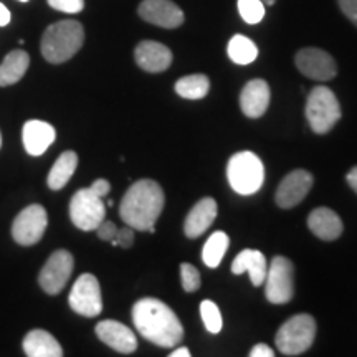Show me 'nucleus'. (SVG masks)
<instances>
[{"label":"nucleus","instance_id":"nucleus-1","mask_svg":"<svg viewBox=\"0 0 357 357\" xmlns=\"http://www.w3.org/2000/svg\"><path fill=\"white\" fill-rule=\"evenodd\" d=\"M132 321L146 341L159 347H176L184 337L181 319L166 303L142 298L132 306Z\"/></svg>","mask_w":357,"mask_h":357},{"label":"nucleus","instance_id":"nucleus-2","mask_svg":"<svg viewBox=\"0 0 357 357\" xmlns=\"http://www.w3.org/2000/svg\"><path fill=\"white\" fill-rule=\"evenodd\" d=\"M166 195L153 178H141L129 187L119 205V215L134 230L154 234L155 222L164 211Z\"/></svg>","mask_w":357,"mask_h":357},{"label":"nucleus","instance_id":"nucleus-3","mask_svg":"<svg viewBox=\"0 0 357 357\" xmlns=\"http://www.w3.org/2000/svg\"><path fill=\"white\" fill-rule=\"evenodd\" d=\"M84 42V29L77 20H61L45 30L42 55L48 63L60 65L68 61L79 52Z\"/></svg>","mask_w":357,"mask_h":357},{"label":"nucleus","instance_id":"nucleus-4","mask_svg":"<svg viewBox=\"0 0 357 357\" xmlns=\"http://www.w3.org/2000/svg\"><path fill=\"white\" fill-rule=\"evenodd\" d=\"M227 177L236 194L252 195L261 189L265 182V166L252 151H242L230 158Z\"/></svg>","mask_w":357,"mask_h":357},{"label":"nucleus","instance_id":"nucleus-5","mask_svg":"<svg viewBox=\"0 0 357 357\" xmlns=\"http://www.w3.org/2000/svg\"><path fill=\"white\" fill-rule=\"evenodd\" d=\"M316 337V321L310 314H296L281 324L275 342L281 354L300 356L310 349Z\"/></svg>","mask_w":357,"mask_h":357},{"label":"nucleus","instance_id":"nucleus-6","mask_svg":"<svg viewBox=\"0 0 357 357\" xmlns=\"http://www.w3.org/2000/svg\"><path fill=\"white\" fill-rule=\"evenodd\" d=\"M341 105L328 86L311 89L306 101V119L316 134H326L341 119Z\"/></svg>","mask_w":357,"mask_h":357},{"label":"nucleus","instance_id":"nucleus-7","mask_svg":"<svg viewBox=\"0 0 357 357\" xmlns=\"http://www.w3.org/2000/svg\"><path fill=\"white\" fill-rule=\"evenodd\" d=\"M70 218L77 229L93 231L106 218V204L91 189H79L70 200Z\"/></svg>","mask_w":357,"mask_h":357},{"label":"nucleus","instance_id":"nucleus-8","mask_svg":"<svg viewBox=\"0 0 357 357\" xmlns=\"http://www.w3.org/2000/svg\"><path fill=\"white\" fill-rule=\"evenodd\" d=\"M265 294L273 305L291 301L294 294V266L287 257H275L265 278Z\"/></svg>","mask_w":357,"mask_h":357},{"label":"nucleus","instance_id":"nucleus-9","mask_svg":"<svg viewBox=\"0 0 357 357\" xmlns=\"http://www.w3.org/2000/svg\"><path fill=\"white\" fill-rule=\"evenodd\" d=\"M70 307L84 318H95L102 311L100 281L95 275L84 273L75 281L68 296Z\"/></svg>","mask_w":357,"mask_h":357},{"label":"nucleus","instance_id":"nucleus-10","mask_svg":"<svg viewBox=\"0 0 357 357\" xmlns=\"http://www.w3.org/2000/svg\"><path fill=\"white\" fill-rule=\"evenodd\" d=\"M48 225L47 211L42 205L33 204L24 208L12 223V236L19 245L30 247L43 238Z\"/></svg>","mask_w":357,"mask_h":357},{"label":"nucleus","instance_id":"nucleus-11","mask_svg":"<svg viewBox=\"0 0 357 357\" xmlns=\"http://www.w3.org/2000/svg\"><path fill=\"white\" fill-rule=\"evenodd\" d=\"M75 260L68 250L53 252L38 275V283L47 294H58L73 273Z\"/></svg>","mask_w":357,"mask_h":357},{"label":"nucleus","instance_id":"nucleus-12","mask_svg":"<svg viewBox=\"0 0 357 357\" xmlns=\"http://www.w3.org/2000/svg\"><path fill=\"white\" fill-rule=\"evenodd\" d=\"M294 63L306 78L314 82H329L337 75L336 60L321 48H301L294 56Z\"/></svg>","mask_w":357,"mask_h":357},{"label":"nucleus","instance_id":"nucleus-13","mask_svg":"<svg viewBox=\"0 0 357 357\" xmlns=\"http://www.w3.org/2000/svg\"><path fill=\"white\" fill-rule=\"evenodd\" d=\"M137 13L147 24L160 29L172 30L184 24V12L172 0H142Z\"/></svg>","mask_w":357,"mask_h":357},{"label":"nucleus","instance_id":"nucleus-14","mask_svg":"<svg viewBox=\"0 0 357 357\" xmlns=\"http://www.w3.org/2000/svg\"><path fill=\"white\" fill-rule=\"evenodd\" d=\"M312 187V174L305 169L289 172L276 189L275 200L281 208H293L303 202Z\"/></svg>","mask_w":357,"mask_h":357},{"label":"nucleus","instance_id":"nucleus-15","mask_svg":"<svg viewBox=\"0 0 357 357\" xmlns=\"http://www.w3.org/2000/svg\"><path fill=\"white\" fill-rule=\"evenodd\" d=\"M95 333L106 346L121 352V354H132L137 349L136 334L126 324L119 323V321H101V323L96 324Z\"/></svg>","mask_w":357,"mask_h":357},{"label":"nucleus","instance_id":"nucleus-16","mask_svg":"<svg viewBox=\"0 0 357 357\" xmlns=\"http://www.w3.org/2000/svg\"><path fill=\"white\" fill-rule=\"evenodd\" d=\"M134 58L141 70L147 73H160L172 65V52L164 43L144 40L134 50Z\"/></svg>","mask_w":357,"mask_h":357},{"label":"nucleus","instance_id":"nucleus-17","mask_svg":"<svg viewBox=\"0 0 357 357\" xmlns=\"http://www.w3.org/2000/svg\"><path fill=\"white\" fill-rule=\"evenodd\" d=\"M270 86L265 79H252L240 93V108L248 118H260L270 106Z\"/></svg>","mask_w":357,"mask_h":357},{"label":"nucleus","instance_id":"nucleus-18","mask_svg":"<svg viewBox=\"0 0 357 357\" xmlns=\"http://www.w3.org/2000/svg\"><path fill=\"white\" fill-rule=\"evenodd\" d=\"M56 131L52 124L40 121V119H32L24 124L22 131V139H24V147L30 155H42L47 153V149L55 142Z\"/></svg>","mask_w":357,"mask_h":357},{"label":"nucleus","instance_id":"nucleus-19","mask_svg":"<svg viewBox=\"0 0 357 357\" xmlns=\"http://www.w3.org/2000/svg\"><path fill=\"white\" fill-rule=\"evenodd\" d=\"M307 227L318 238L324 242H334L342 235L344 225L341 217L328 207L314 208L307 217Z\"/></svg>","mask_w":357,"mask_h":357},{"label":"nucleus","instance_id":"nucleus-20","mask_svg":"<svg viewBox=\"0 0 357 357\" xmlns=\"http://www.w3.org/2000/svg\"><path fill=\"white\" fill-rule=\"evenodd\" d=\"M217 202L212 197H205L194 205L184 223V234L189 238H199L217 218Z\"/></svg>","mask_w":357,"mask_h":357},{"label":"nucleus","instance_id":"nucleus-21","mask_svg":"<svg viewBox=\"0 0 357 357\" xmlns=\"http://www.w3.org/2000/svg\"><path fill=\"white\" fill-rule=\"evenodd\" d=\"M247 271L250 275V280L255 287H261L266 278V258L258 250H243L238 255L235 257L234 263H231V273L242 275Z\"/></svg>","mask_w":357,"mask_h":357},{"label":"nucleus","instance_id":"nucleus-22","mask_svg":"<svg viewBox=\"0 0 357 357\" xmlns=\"http://www.w3.org/2000/svg\"><path fill=\"white\" fill-rule=\"evenodd\" d=\"M24 352L29 357H61L60 342L43 329H33L24 339Z\"/></svg>","mask_w":357,"mask_h":357},{"label":"nucleus","instance_id":"nucleus-23","mask_svg":"<svg viewBox=\"0 0 357 357\" xmlns=\"http://www.w3.org/2000/svg\"><path fill=\"white\" fill-rule=\"evenodd\" d=\"M30 66V56L24 50H13L0 63V86L19 83Z\"/></svg>","mask_w":357,"mask_h":357},{"label":"nucleus","instance_id":"nucleus-24","mask_svg":"<svg viewBox=\"0 0 357 357\" xmlns=\"http://www.w3.org/2000/svg\"><path fill=\"white\" fill-rule=\"evenodd\" d=\"M78 166V155L75 151H65L61 153L60 158L55 160L53 167L50 169V174H48V187L52 190H61L63 187L68 184L71 176H73L75 171H77Z\"/></svg>","mask_w":357,"mask_h":357},{"label":"nucleus","instance_id":"nucleus-25","mask_svg":"<svg viewBox=\"0 0 357 357\" xmlns=\"http://www.w3.org/2000/svg\"><path fill=\"white\" fill-rule=\"evenodd\" d=\"M230 60L236 65H250L257 60L258 47L245 35H234L227 47Z\"/></svg>","mask_w":357,"mask_h":357},{"label":"nucleus","instance_id":"nucleus-26","mask_svg":"<svg viewBox=\"0 0 357 357\" xmlns=\"http://www.w3.org/2000/svg\"><path fill=\"white\" fill-rule=\"evenodd\" d=\"M230 238L225 231L218 230L215 234L208 236V240L204 245L202 250V260L208 268H217L220 265L223 255L229 250Z\"/></svg>","mask_w":357,"mask_h":357},{"label":"nucleus","instance_id":"nucleus-27","mask_svg":"<svg viewBox=\"0 0 357 357\" xmlns=\"http://www.w3.org/2000/svg\"><path fill=\"white\" fill-rule=\"evenodd\" d=\"M176 93L185 100H202L211 89V82L205 75H189L176 83Z\"/></svg>","mask_w":357,"mask_h":357},{"label":"nucleus","instance_id":"nucleus-28","mask_svg":"<svg viewBox=\"0 0 357 357\" xmlns=\"http://www.w3.org/2000/svg\"><path fill=\"white\" fill-rule=\"evenodd\" d=\"M200 316H202L205 328H207L208 333L217 334L222 331V326H223V319L220 314V310L213 301L205 300L200 303Z\"/></svg>","mask_w":357,"mask_h":357},{"label":"nucleus","instance_id":"nucleus-29","mask_svg":"<svg viewBox=\"0 0 357 357\" xmlns=\"http://www.w3.org/2000/svg\"><path fill=\"white\" fill-rule=\"evenodd\" d=\"M238 12L247 24H260L265 17V3L261 0H238Z\"/></svg>","mask_w":357,"mask_h":357},{"label":"nucleus","instance_id":"nucleus-30","mask_svg":"<svg viewBox=\"0 0 357 357\" xmlns=\"http://www.w3.org/2000/svg\"><path fill=\"white\" fill-rule=\"evenodd\" d=\"M181 276H182V288H184L187 293H194L200 288V273L194 265H190V263H182Z\"/></svg>","mask_w":357,"mask_h":357},{"label":"nucleus","instance_id":"nucleus-31","mask_svg":"<svg viewBox=\"0 0 357 357\" xmlns=\"http://www.w3.org/2000/svg\"><path fill=\"white\" fill-rule=\"evenodd\" d=\"M48 6L65 13H79L84 8V0H47Z\"/></svg>","mask_w":357,"mask_h":357},{"label":"nucleus","instance_id":"nucleus-32","mask_svg":"<svg viewBox=\"0 0 357 357\" xmlns=\"http://www.w3.org/2000/svg\"><path fill=\"white\" fill-rule=\"evenodd\" d=\"M134 230L132 227L126 225L124 229H118V234H116V238L113 240L114 247H123V248H131L134 243Z\"/></svg>","mask_w":357,"mask_h":357},{"label":"nucleus","instance_id":"nucleus-33","mask_svg":"<svg viewBox=\"0 0 357 357\" xmlns=\"http://www.w3.org/2000/svg\"><path fill=\"white\" fill-rule=\"evenodd\" d=\"M96 234L101 240H105V242H113L116 238V234H118V227H116L111 220H106L105 218V220L98 225Z\"/></svg>","mask_w":357,"mask_h":357},{"label":"nucleus","instance_id":"nucleus-34","mask_svg":"<svg viewBox=\"0 0 357 357\" xmlns=\"http://www.w3.org/2000/svg\"><path fill=\"white\" fill-rule=\"evenodd\" d=\"M337 3L342 13L357 26V0H337Z\"/></svg>","mask_w":357,"mask_h":357},{"label":"nucleus","instance_id":"nucleus-35","mask_svg":"<svg viewBox=\"0 0 357 357\" xmlns=\"http://www.w3.org/2000/svg\"><path fill=\"white\" fill-rule=\"evenodd\" d=\"M91 189L96 192L98 195H100V197H106V195L109 194V190H111V184L108 181H106V178H98V181H95L91 184Z\"/></svg>","mask_w":357,"mask_h":357},{"label":"nucleus","instance_id":"nucleus-36","mask_svg":"<svg viewBox=\"0 0 357 357\" xmlns=\"http://www.w3.org/2000/svg\"><path fill=\"white\" fill-rule=\"evenodd\" d=\"M275 351L266 344H257L250 351V357H273Z\"/></svg>","mask_w":357,"mask_h":357},{"label":"nucleus","instance_id":"nucleus-37","mask_svg":"<svg viewBox=\"0 0 357 357\" xmlns=\"http://www.w3.org/2000/svg\"><path fill=\"white\" fill-rule=\"evenodd\" d=\"M10 19H12L10 10H8L3 3H0V26H6L10 24Z\"/></svg>","mask_w":357,"mask_h":357},{"label":"nucleus","instance_id":"nucleus-38","mask_svg":"<svg viewBox=\"0 0 357 357\" xmlns=\"http://www.w3.org/2000/svg\"><path fill=\"white\" fill-rule=\"evenodd\" d=\"M346 181H347V184L351 185V189L357 194V166H354L349 172H347Z\"/></svg>","mask_w":357,"mask_h":357},{"label":"nucleus","instance_id":"nucleus-39","mask_svg":"<svg viewBox=\"0 0 357 357\" xmlns=\"http://www.w3.org/2000/svg\"><path fill=\"white\" fill-rule=\"evenodd\" d=\"M169 356L171 357H190V351L187 349V347H177V349L172 351Z\"/></svg>","mask_w":357,"mask_h":357},{"label":"nucleus","instance_id":"nucleus-40","mask_svg":"<svg viewBox=\"0 0 357 357\" xmlns=\"http://www.w3.org/2000/svg\"><path fill=\"white\" fill-rule=\"evenodd\" d=\"M263 3H265V6H273V3L276 2V0H261Z\"/></svg>","mask_w":357,"mask_h":357},{"label":"nucleus","instance_id":"nucleus-41","mask_svg":"<svg viewBox=\"0 0 357 357\" xmlns=\"http://www.w3.org/2000/svg\"><path fill=\"white\" fill-rule=\"evenodd\" d=\"M0 147H2V134H0Z\"/></svg>","mask_w":357,"mask_h":357},{"label":"nucleus","instance_id":"nucleus-42","mask_svg":"<svg viewBox=\"0 0 357 357\" xmlns=\"http://www.w3.org/2000/svg\"><path fill=\"white\" fill-rule=\"evenodd\" d=\"M19 2H29V0H19Z\"/></svg>","mask_w":357,"mask_h":357}]
</instances>
